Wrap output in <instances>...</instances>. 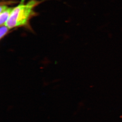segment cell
<instances>
[{"label": "cell", "mask_w": 122, "mask_h": 122, "mask_svg": "<svg viewBox=\"0 0 122 122\" xmlns=\"http://www.w3.org/2000/svg\"><path fill=\"white\" fill-rule=\"evenodd\" d=\"M40 3L36 0H30L25 5L21 3L14 8L5 25L9 29L25 25L35 14L34 8Z\"/></svg>", "instance_id": "obj_1"}, {"label": "cell", "mask_w": 122, "mask_h": 122, "mask_svg": "<svg viewBox=\"0 0 122 122\" xmlns=\"http://www.w3.org/2000/svg\"><path fill=\"white\" fill-rule=\"evenodd\" d=\"M25 0H21V3H24Z\"/></svg>", "instance_id": "obj_4"}, {"label": "cell", "mask_w": 122, "mask_h": 122, "mask_svg": "<svg viewBox=\"0 0 122 122\" xmlns=\"http://www.w3.org/2000/svg\"><path fill=\"white\" fill-rule=\"evenodd\" d=\"M9 29H10L5 25L1 26L0 29V38L1 39L7 34Z\"/></svg>", "instance_id": "obj_3"}, {"label": "cell", "mask_w": 122, "mask_h": 122, "mask_svg": "<svg viewBox=\"0 0 122 122\" xmlns=\"http://www.w3.org/2000/svg\"><path fill=\"white\" fill-rule=\"evenodd\" d=\"M14 8L8 7L3 12H0V26L5 25L9 18Z\"/></svg>", "instance_id": "obj_2"}]
</instances>
